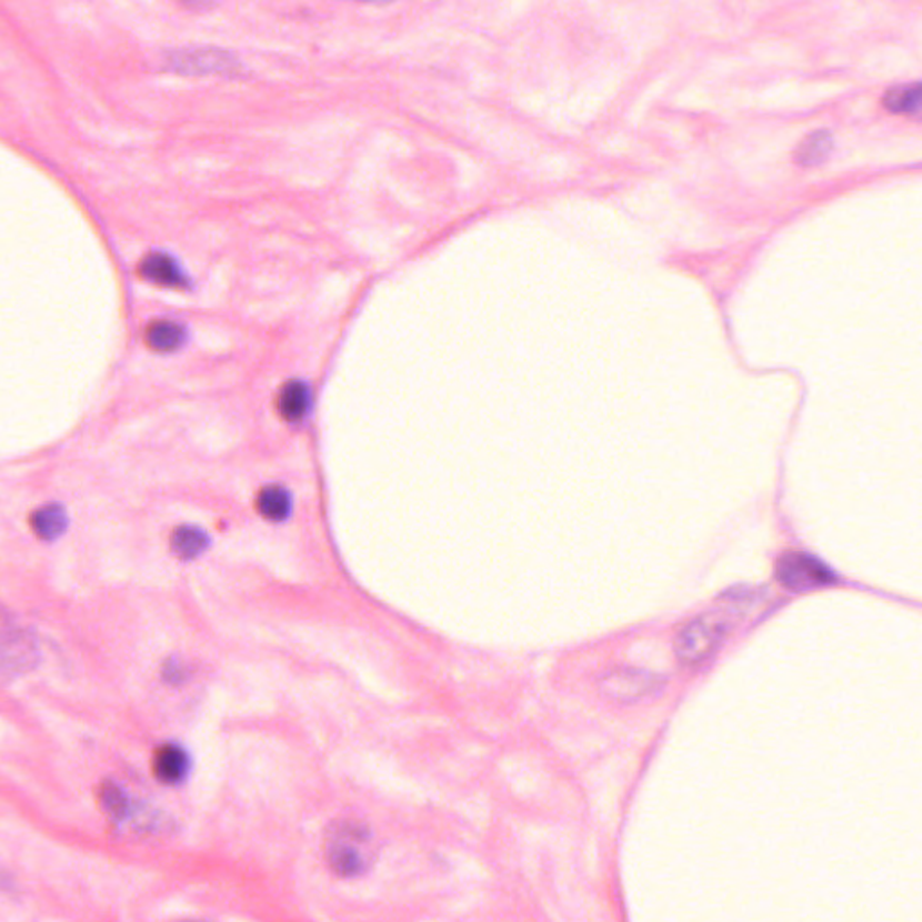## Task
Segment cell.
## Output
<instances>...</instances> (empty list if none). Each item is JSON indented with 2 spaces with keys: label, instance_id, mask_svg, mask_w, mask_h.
Here are the masks:
<instances>
[{
  "label": "cell",
  "instance_id": "obj_1",
  "mask_svg": "<svg viewBox=\"0 0 922 922\" xmlns=\"http://www.w3.org/2000/svg\"><path fill=\"white\" fill-rule=\"evenodd\" d=\"M324 858L341 878H359L375 863V836L367 823L339 820L324 836Z\"/></svg>",
  "mask_w": 922,
  "mask_h": 922
},
{
  "label": "cell",
  "instance_id": "obj_2",
  "mask_svg": "<svg viewBox=\"0 0 922 922\" xmlns=\"http://www.w3.org/2000/svg\"><path fill=\"white\" fill-rule=\"evenodd\" d=\"M730 625L732 623L721 613L701 614L687 623L675 640V654L681 663L698 665L701 661L709 660L730 633Z\"/></svg>",
  "mask_w": 922,
  "mask_h": 922
},
{
  "label": "cell",
  "instance_id": "obj_3",
  "mask_svg": "<svg viewBox=\"0 0 922 922\" xmlns=\"http://www.w3.org/2000/svg\"><path fill=\"white\" fill-rule=\"evenodd\" d=\"M39 657V643L31 631L0 611V675L31 671Z\"/></svg>",
  "mask_w": 922,
  "mask_h": 922
},
{
  "label": "cell",
  "instance_id": "obj_4",
  "mask_svg": "<svg viewBox=\"0 0 922 922\" xmlns=\"http://www.w3.org/2000/svg\"><path fill=\"white\" fill-rule=\"evenodd\" d=\"M776 579L785 590L805 593L834 584L838 577L822 559L811 553L788 552L776 562Z\"/></svg>",
  "mask_w": 922,
  "mask_h": 922
},
{
  "label": "cell",
  "instance_id": "obj_5",
  "mask_svg": "<svg viewBox=\"0 0 922 922\" xmlns=\"http://www.w3.org/2000/svg\"><path fill=\"white\" fill-rule=\"evenodd\" d=\"M170 60L173 71L182 74H219V77H238L242 66L237 57L219 48L182 49L176 51Z\"/></svg>",
  "mask_w": 922,
  "mask_h": 922
},
{
  "label": "cell",
  "instance_id": "obj_6",
  "mask_svg": "<svg viewBox=\"0 0 922 922\" xmlns=\"http://www.w3.org/2000/svg\"><path fill=\"white\" fill-rule=\"evenodd\" d=\"M274 408L285 425L292 429H303L304 425H309L314 414V385L304 379H289L280 385Z\"/></svg>",
  "mask_w": 922,
  "mask_h": 922
},
{
  "label": "cell",
  "instance_id": "obj_7",
  "mask_svg": "<svg viewBox=\"0 0 922 922\" xmlns=\"http://www.w3.org/2000/svg\"><path fill=\"white\" fill-rule=\"evenodd\" d=\"M252 509L265 523L272 527H283L294 518L298 498L292 487L287 485L285 481H269L254 492Z\"/></svg>",
  "mask_w": 922,
  "mask_h": 922
},
{
  "label": "cell",
  "instance_id": "obj_8",
  "mask_svg": "<svg viewBox=\"0 0 922 922\" xmlns=\"http://www.w3.org/2000/svg\"><path fill=\"white\" fill-rule=\"evenodd\" d=\"M152 770L162 784H182L191 771L190 751L179 742H164L153 753Z\"/></svg>",
  "mask_w": 922,
  "mask_h": 922
},
{
  "label": "cell",
  "instance_id": "obj_9",
  "mask_svg": "<svg viewBox=\"0 0 922 922\" xmlns=\"http://www.w3.org/2000/svg\"><path fill=\"white\" fill-rule=\"evenodd\" d=\"M213 538L200 524H179L170 533V550L182 562H196L210 552Z\"/></svg>",
  "mask_w": 922,
  "mask_h": 922
},
{
  "label": "cell",
  "instance_id": "obj_10",
  "mask_svg": "<svg viewBox=\"0 0 922 922\" xmlns=\"http://www.w3.org/2000/svg\"><path fill=\"white\" fill-rule=\"evenodd\" d=\"M141 277L152 281L156 285L168 289H184L190 285L186 271L177 258L168 252H152L141 263Z\"/></svg>",
  "mask_w": 922,
  "mask_h": 922
},
{
  "label": "cell",
  "instance_id": "obj_11",
  "mask_svg": "<svg viewBox=\"0 0 922 922\" xmlns=\"http://www.w3.org/2000/svg\"><path fill=\"white\" fill-rule=\"evenodd\" d=\"M188 330L184 324L173 319H158L147 329L148 347L159 353L177 352L184 347Z\"/></svg>",
  "mask_w": 922,
  "mask_h": 922
},
{
  "label": "cell",
  "instance_id": "obj_12",
  "mask_svg": "<svg viewBox=\"0 0 922 922\" xmlns=\"http://www.w3.org/2000/svg\"><path fill=\"white\" fill-rule=\"evenodd\" d=\"M29 523H31L37 538L51 542L57 541L66 532L69 519H67L66 510L60 504L49 503L43 504L39 510H34Z\"/></svg>",
  "mask_w": 922,
  "mask_h": 922
},
{
  "label": "cell",
  "instance_id": "obj_13",
  "mask_svg": "<svg viewBox=\"0 0 922 922\" xmlns=\"http://www.w3.org/2000/svg\"><path fill=\"white\" fill-rule=\"evenodd\" d=\"M604 685L608 694L614 698L637 699L651 692L654 683L651 675L643 672H614L605 678Z\"/></svg>",
  "mask_w": 922,
  "mask_h": 922
},
{
  "label": "cell",
  "instance_id": "obj_14",
  "mask_svg": "<svg viewBox=\"0 0 922 922\" xmlns=\"http://www.w3.org/2000/svg\"><path fill=\"white\" fill-rule=\"evenodd\" d=\"M921 86L892 87L883 96V106L895 114L919 116L921 112Z\"/></svg>",
  "mask_w": 922,
  "mask_h": 922
},
{
  "label": "cell",
  "instance_id": "obj_15",
  "mask_svg": "<svg viewBox=\"0 0 922 922\" xmlns=\"http://www.w3.org/2000/svg\"><path fill=\"white\" fill-rule=\"evenodd\" d=\"M831 150V133L820 130V132L809 136L804 143L800 144L799 150L794 153V161L799 162L800 167H814V164H820L823 159L828 158Z\"/></svg>",
  "mask_w": 922,
  "mask_h": 922
},
{
  "label": "cell",
  "instance_id": "obj_16",
  "mask_svg": "<svg viewBox=\"0 0 922 922\" xmlns=\"http://www.w3.org/2000/svg\"><path fill=\"white\" fill-rule=\"evenodd\" d=\"M100 802L106 813L114 820H124L130 814L129 794L124 793L114 782H106L101 785Z\"/></svg>",
  "mask_w": 922,
  "mask_h": 922
},
{
  "label": "cell",
  "instance_id": "obj_17",
  "mask_svg": "<svg viewBox=\"0 0 922 922\" xmlns=\"http://www.w3.org/2000/svg\"><path fill=\"white\" fill-rule=\"evenodd\" d=\"M188 675H190L188 667L179 660L168 661L164 669H162V678H164L168 685H182L188 680Z\"/></svg>",
  "mask_w": 922,
  "mask_h": 922
},
{
  "label": "cell",
  "instance_id": "obj_18",
  "mask_svg": "<svg viewBox=\"0 0 922 922\" xmlns=\"http://www.w3.org/2000/svg\"><path fill=\"white\" fill-rule=\"evenodd\" d=\"M182 922H210V921H182Z\"/></svg>",
  "mask_w": 922,
  "mask_h": 922
}]
</instances>
